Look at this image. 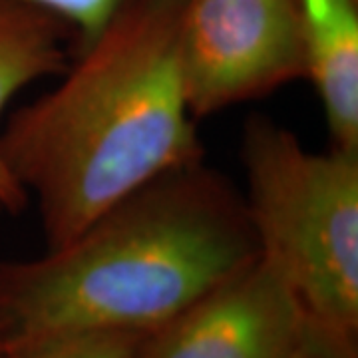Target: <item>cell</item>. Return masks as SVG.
<instances>
[{"instance_id":"6","label":"cell","mask_w":358,"mask_h":358,"mask_svg":"<svg viewBox=\"0 0 358 358\" xmlns=\"http://www.w3.org/2000/svg\"><path fill=\"white\" fill-rule=\"evenodd\" d=\"M307 78L334 148L358 150V0H294Z\"/></svg>"},{"instance_id":"1","label":"cell","mask_w":358,"mask_h":358,"mask_svg":"<svg viewBox=\"0 0 358 358\" xmlns=\"http://www.w3.org/2000/svg\"><path fill=\"white\" fill-rule=\"evenodd\" d=\"M181 0H141L72 56L58 86L18 108L0 157L38 201L46 247L205 150L179 68Z\"/></svg>"},{"instance_id":"8","label":"cell","mask_w":358,"mask_h":358,"mask_svg":"<svg viewBox=\"0 0 358 358\" xmlns=\"http://www.w3.org/2000/svg\"><path fill=\"white\" fill-rule=\"evenodd\" d=\"M141 334L84 333L44 338L16 346L2 358H131Z\"/></svg>"},{"instance_id":"2","label":"cell","mask_w":358,"mask_h":358,"mask_svg":"<svg viewBox=\"0 0 358 358\" xmlns=\"http://www.w3.org/2000/svg\"><path fill=\"white\" fill-rule=\"evenodd\" d=\"M257 257L243 193L203 157L44 257L0 261V352L66 334L152 333Z\"/></svg>"},{"instance_id":"4","label":"cell","mask_w":358,"mask_h":358,"mask_svg":"<svg viewBox=\"0 0 358 358\" xmlns=\"http://www.w3.org/2000/svg\"><path fill=\"white\" fill-rule=\"evenodd\" d=\"M179 68L195 122L307 78L294 0H181Z\"/></svg>"},{"instance_id":"7","label":"cell","mask_w":358,"mask_h":358,"mask_svg":"<svg viewBox=\"0 0 358 358\" xmlns=\"http://www.w3.org/2000/svg\"><path fill=\"white\" fill-rule=\"evenodd\" d=\"M74 56L72 30L22 0H0V115L6 103L28 84L60 76ZM28 193L0 157V205L16 215Z\"/></svg>"},{"instance_id":"9","label":"cell","mask_w":358,"mask_h":358,"mask_svg":"<svg viewBox=\"0 0 358 358\" xmlns=\"http://www.w3.org/2000/svg\"><path fill=\"white\" fill-rule=\"evenodd\" d=\"M64 22L74 34V54L102 32L114 18L141 0H22Z\"/></svg>"},{"instance_id":"5","label":"cell","mask_w":358,"mask_h":358,"mask_svg":"<svg viewBox=\"0 0 358 358\" xmlns=\"http://www.w3.org/2000/svg\"><path fill=\"white\" fill-rule=\"evenodd\" d=\"M305 320L289 282L259 255L141 334L131 358H287Z\"/></svg>"},{"instance_id":"11","label":"cell","mask_w":358,"mask_h":358,"mask_svg":"<svg viewBox=\"0 0 358 358\" xmlns=\"http://www.w3.org/2000/svg\"><path fill=\"white\" fill-rule=\"evenodd\" d=\"M4 215V209H2V205H0V217Z\"/></svg>"},{"instance_id":"10","label":"cell","mask_w":358,"mask_h":358,"mask_svg":"<svg viewBox=\"0 0 358 358\" xmlns=\"http://www.w3.org/2000/svg\"><path fill=\"white\" fill-rule=\"evenodd\" d=\"M287 358H355V334L334 331L307 317Z\"/></svg>"},{"instance_id":"12","label":"cell","mask_w":358,"mask_h":358,"mask_svg":"<svg viewBox=\"0 0 358 358\" xmlns=\"http://www.w3.org/2000/svg\"><path fill=\"white\" fill-rule=\"evenodd\" d=\"M0 358H2V355H0Z\"/></svg>"},{"instance_id":"3","label":"cell","mask_w":358,"mask_h":358,"mask_svg":"<svg viewBox=\"0 0 358 358\" xmlns=\"http://www.w3.org/2000/svg\"><path fill=\"white\" fill-rule=\"evenodd\" d=\"M245 207L259 255L281 273L307 317L358 329V150H307L267 115L243 128Z\"/></svg>"}]
</instances>
